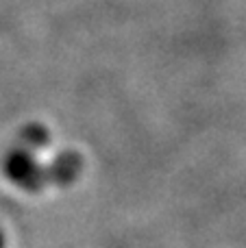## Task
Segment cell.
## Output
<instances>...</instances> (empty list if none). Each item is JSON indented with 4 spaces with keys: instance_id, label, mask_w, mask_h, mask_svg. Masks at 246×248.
<instances>
[{
    "instance_id": "cell-1",
    "label": "cell",
    "mask_w": 246,
    "mask_h": 248,
    "mask_svg": "<svg viewBox=\"0 0 246 248\" xmlns=\"http://www.w3.org/2000/svg\"><path fill=\"white\" fill-rule=\"evenodd\" d=\"M4 172H7V176L13 183L29 189V192H35V189H39L46 183L44 181L46 172L35 163V159L31 155L22 153V150H15V153L9 155L7 161H4Z\"/></svg>"
},
{
    "instance_id": "cell-2",
    "label": "cell",
    "mask_w": 246,
    "mask_h": 248,
    "mask_svg": "<svg viewBox=\"0 0 246 248\" xmlns=\"http://www.w3.org/2000/svg\"><path fill=\"white\" fill-rule=\"evenodd\" d=\"M0 248H4V235H2V231H0Z\"/></svg>"
}]
</instances>
